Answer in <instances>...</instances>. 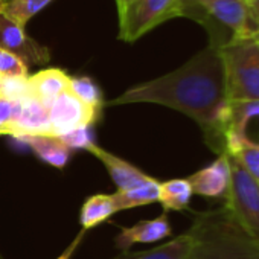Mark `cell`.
Listing matches in <instances>:
<instances>
[{
	"label": "cell",
	"mask_w": 259,
	"mask_h": 259,
	"mask_svg": "<svg viewBox=\"0 0 259 259\" xmlns=\"http://www.w3.org/2000/svg\"><path fill=\"white\" fill-rule=\"evenodd\" d=\"M51 136V120H49V107L41 101L31 96L20 102V113L10 130L8 136L19 139L22 136Z\"/></svg>",
	"instance_id": "12"
},
{
	"label": "cell",
	"mask_w": 259,
	"mask_h": 259,
	"mask_svg": "<svg viewBox=\"0 0 259 259\" xmlns=\"http://www.w3.org/2000/svg\"><path fill=\"white\" fill-rule=\"evenodd\" d=\"M227 156L238 162L259 183V145L241 144L232 154Z\"/></svg>",
	"instance_id": "23"
},
{
	"label": "cell",
	"mask_w": 259,
	"mask_h": 259,
	"mask_svg": "<svg viewBox=\"0 0 259 259\" xmlns=\"http://www.w3.org/2000/svg\"><path fill=\"white\" fill-rule=\"evenodd\" d=\"M185 14V0H135L119 16V40L133 43L159 25Z\"/></svg>",
	"instance_id": "5"
},
{
	"label": "cell",
	"mask_w": 259,
	"mask_h": 259,
	"mask_svg": "<svg viewBox=\"0 0 259 259\" xmlns=\"http://www.w3.org/2000/svg\"><path fill=\"white\" fill-rule=\"evenodd\" d=\"M220 52L227 101H259V37L229 38Z\"/></svg>",
	"instance_id": "3"
},
{
	"label": "cell",
	"mask_w": 259,
	"mask_h": 259,
	"mask_svg": "<svg viewBox=\"0 0 259 259\" xmlns=\"http://www.w3.org/2000/svg\"><path fill=\"white\" fill-rule=\"evenodd\" d=\"M188 256V254H186ZM186 256H177V257H171V259H186Z\"/></svg>",
	"instance_id": "30"
},
{
	"label": "cell",
	"mask_w": 259,
	"mask_h": 259,
	"mask_svg": "<svg viewBox=\"0 0 259 259\" xmlns=\"http://www.w3.org/2000/svg\"><path fill=\"white\" fill-rule=\"evenodd\" d=\"M172 232L168 213L163 212L162 215L144 220L132 227H120L119 235L116 236L114 242L116 247L122 251H126L135 244H153L157 242L166 236H169Z\"/></svg>",
	"instance_id": "11"
},
{
	"label": "cell",
	"mask_w": 259,
	"mask_h": 259,
	"mask_svg": "<svg viewBox=\"0 0 259 259\" xmlns=\"http://www.w3.org/2000/svg\"><path fill=\"white\" fill-rule=\"evenodd\" d=\"M159 188H160V182L157 179H153L135 188H130L125 191H116L113 197L116 201L117 212L159 201Z\"/></svg>",
	"instance_id": "17"
},
{
	"label": "cell",
	"mask_w": 259,
	"mask_h": 259,
	"mask_svg": "<svg viewBox=\"0 0 259 259\" xmlns=\"http://www.w3.org/2000/svg\"><path fill=\"white\" fill-rule=\"evenodd\" d=\"M54 0H7L0 4V13L16 22L19 26H26V23L43 11Z\"/></svg>",
	"instance_id": "20"
},
{
	"label": "cell",
	"mask_w": 259,
	"mask_h": 259,
	"mask_svg": "<svg viewBox=\"0 0 259 259\" xmlns=\"http://www.w3.org/2000/svg\"><path fill=\"white\" fill-rule=\"evenodd\" d=\"M188 182L192 192L197 195L206 198H226L232 182L230 157L226 153L220 154L209 166L189 176Z\"/></svg>",
	"instance_id": "10"
},
{
	"label": "cell",
	"mask_w": 259,
	"mask_h": 259,
	"mask_svg": "<svg viewBox=\"0 0 259 259\" xmlns=\"http://www.w3.org/2000/svg\"><path fill=\"white\" fill-rule=\"evenodd\" d=\"M89 153H92L95 157L99 159V162L105 166L108 176L111 177V180L114 182L117 191H125L130 188L139 186L142 183H147L150 180H153V177L147 176L142 169L136 168L135 165L128 163L126 160L117 157L116 154L98 147L96 144L90 145Z\"/></svg>",
	"instance_id": "13"
},
{
	"label": "cell",
	"mask_w": 259,
	"mask_h": 259,
	"mask_svg": "<svg viewBox=\"0 0 259 259\" xmlns=\"http://www.w3.org/2000/svg\"><path fill=\"white\" fill-rule=\"evenodd\" d=\"M16 141L28 145L41 162L51 166L61 169L69 162L70 150L57 136H22Z\"/></svg>",
	"instance_id": "15"
},
{
	"label": "cell",
	"mask_w": 259,
	"mask_h": 259,
	"mask_svg": "<svg viewBox=\"0 0 259 259\" xmlns=\"http://www.w3.org/2000/svg\"><path fill=\"white\" fill-rule=\"evenodd\" d=\"M0 49L19 57L28 67L49 63L51 52L46 46L29 37L23 26L0 13Z\"/></svg>",
	"instance_id": "9"
},
{
	"label": "cell",
	"mask_w": 259,
	"mask_h": 259,
	"mask_svg": "<svg viewBox=\"0 0 259 259\" xmlns=\"http://www.w3.org/2000/svg\"><path fill=\"white\" fill-rule=\"evenodd\" d=\"M188 232L192 247L186 259H259V250L226 207L197 213Z\"/></svg>",
	"instance_id": "2"
},
{
	"label": "cell",
	"mask_w": 259,
	"mask_h": 259,
	"mask_svg": "<svg viewBox=\"0 0 259 259\" xmlns=\"http://www.w3.org/2000/svg\"><path fill=\"white\" fill-rule=\"evenodd\" d=\"M89 230H84V229H81V232L75 236V239L67 245V248L58 256V257H55V259H70L72 256H73V253L76 251V248L79 247V244L82 242V239H84V236H85V233H87Z\"/></svg>",
	"instance_id": "27"
},
{
	"label": "cell",
	"mask_w": 259,
	"mask_h": 259,
	"mask_svg": "<svg viewBox=\"0 0 259 259\" xmlns=\"http://www.w3.org/2000/svg\"><path fill=\"white\" fill-rule=\"evenodd\" d=\"M0 259H2V257H0Z\"/></svg>",
	"instance_id": "32"
},
{
	"label": "cell",
	"mask_w": 259,
	"mask_h": 259,
	"mask_svg": "<svg viewBox=\"0 0 259 259\" xmlns=\"http://www.w3.org/2000/svg\"><path fill=\"white\" fill-rule=\"evenodd\" d=\"M99 114L101 111L87 107L67 90L49 107L51 136L58 138L72 130L92 126L99 119Z\"/></svg>",
	"instance_id": "8"
},
{
	"label": "cell",
	"mask_w": 259,
	"mask_h": 259,
	"mask_svg": "<svg viewBox=\"0 0 259 259\" xmlns=\"http://www.w3.org/2000/svg\"><path fill=\"white\" fill-rule=\"evenodd\" d=\"M220 125L226 154L241 144L259 145V101H227Z\"/></svg>",
	"instance_id": "6"
},
{
	"label": "cell",
	"mask_w": 259,
	"mask_h": 259,
	"mask_svg": "<svg viewBox=\"0 0 259 259\" xmlns=\"http://www.w3.org/2000/svg\"><path fill=\"white\" fill-rule=\"evenodd\" d=\"M69 92L87 107L102 111L104 96L99 85L89 76H70Z\"/></svg>",
	"instance_id": "21"
},
{
	"label": "cell",
	"mask_w": 259,
	"mask_h": 259,
	"mask_svg": "<svg viewBox=\"0 0 259 259\" xmlns=\"http://www.w3.org/2000/svg\"><path fill=\"white\" fill-rule=\"evenodd\" d=\"M194 192L188 179H172L168 182H160L159 188V203L168 210H186L189 207Z\"/></svg>",
	"instance_id": "18"
},
{
	"label": "cell",
	"mask_w": 259,
	"mask_h": 259,
	"mask_svg": "<svg viewBox=\"0 0 259 259\" xmlns=\"http://www.w3.org/2000/svg\"><path fill=\"white\" fill-rule=\"evenodd\" d=\"M191 247H192V235L189 232H185L183 235L174 238L172 241L163 245H157L154 248L135 251V253L123 251L116 259H171L177 256H186Z\"/></svg>",
	"instance_id": "19"
},
{
	"label": "cell",
	"mask_w": 259,
	"mask_h": 259,
	"mask_svg": "<svg viewBox=\"0 0 259 259\" xmlns=\"http://www.w3.org/2000/svg\"><path fill=\"white\" fill-rule=\"evenodd\" d=\"M4 2H7V0H0V4H4Z\"/></svg>",
	"instance_id": "31"
},
{
	"label": "cell",
	"mask_w": 259,
	"mask_h": 259,
	"mask_svg": "<svg viewBox=\"0 0 259 259\" xmlns=\"http://www.w3.org/2000/svg\"><path fill=\"white\" fill-rule=\"evenodd\" d=\"M117 212L113 194H95L89 197L81 207L79 223L84 230H90L95 226L110 220Z\"/></svg>",
	"instance_id": "16"
},
{
	"label": "cell",
	"mask_w": 259,
	"mask_h": 259,
	"mask_svg": "<svg viewBox=\"0 0 259 259\" xmlns=\"http://www.w3.org/2000/svg\"><path fill=\"white\" fill-rule=\"evenodd\" d=\"M220 41L192 57L177 70L160 78L130 87L110 105L159 104L194 119L204 135L206 144L218 156L224 153L221 116L227 104L224 66Z\"/></svg>",
	"instance_id": "1"
},
{
	"label": "cell",
	"mask_w": 259,
	"mask_h": 259,
	"mask_svg": "<svg viewBox=\"0 0 259 259\" xmlns=\"http://www.w3.org/2000/svg\"><path fill=\"white\" fill-rule=\"evenodd\" d=\"M69 82L70 76L64 70L55 67L40 70L29 76L32 96L41 101L46 107H51L60 95L69 90Z\"/></svg>",
	"instance_id": "14"
},
{
	"label": "cell",
	"mask_w": 259,
	"mask_h": 259,
	"mask_svg": "<svg viewBox=\"0 0 259 259\" xmlns=\"http://www.w3.org/2000/svg\"><path fill=\"white\" fill-rule=\"evenodd\" d=\"M29 67L16 55L0 49V78L29 76Z\"/></svg>",
	"instance_id": "24"
},
{
	"label": "cell",
	"mask_w": 259,
	"mask_h": 259,
	"mask_svg": "<svg viewBox=\"0 0 259 259\" xmlns=\"http://www.w3.org/2000/svg\"><path fill=\"white\" fill-rule=\"evenodd\" d=\"M20 113V102L0 98V136H8Z\"/></svg>",
	"instance_id": "26"
},
{
	"label": "cell",
	"mask_w": 259,
	"mask_h": 259,
	"mask_svg": "<svg viewBox=\"0 0 259 259\" xmlns=\"http://www.w3.org/2000/svg\"><path fill=\"white\" fill-rule=\"evenodd\" d=\"M230 169L232 182L224 207L259 250V183L233 159H230Z\"/></svg>",
	"instance_id": "4"
},
{
	"label": "cell",
	"mask_w": 259,
	"mask_h": 259,
	"mask_svg": "<svg viewBox=\"0 0 259 259\" xmlns=\"http://www.w3.org/2000/svg\"><path fill=\"white\" fill-rule=\"evenodd\" d=\"M209 17L226 26L230 38L259 37V22L245 0H188Z\"/></svg>",
	"instance_id": "7"
},
{
	"label": "cell",
	"mask_w": 259,
	"mask_h": 259,
	"mask_svg": "<svg viewBox=\"0 0 259 259\" xmlns=\"http://www.w3.org/2000/svg\"><path fill=\"white\" fill-rule=\"evenodd\" d=\"M60 141L69 148V150H89L90 145H93V138H92V132L90 126H84V128H76L72 130L69 133H64L61 136H58Z\"/></svg>",
	"instance_id": "25"
},
{
	"label": "cell",
	"mask_w": 259,
	"mask_h": 259,
	"mask_svg": "<svg viewBox=\"0 0 259 259\" xmlns=\"http://www.w3.org/2000/svg\"><path fill=\"white\" fill-rule=\"evenodd\" d=\"M245 2L250 5L253 14L256 16V19H257V22H259V0H245Z\"/></svg>",
	"instance_id": "29"
},
{
	"label": "cell",
	"mask_w": 259,
	"mask_h": 259,
	"mask_svg": "<svg viewBox=\"0 0 259 259\" xmlns=\"http://www.w3.org/2000/svg\"><path fill=\"white\" fill-rule=\"evenodd\" d=\"M29 76H14V78H0V98L11 102H23L31 98Z\"/></svg>",
	"instance_id": "22"
},
{
	"label": "cell",
	"mask_w": 259,
	"mask_h": 259,
	"mask_svg": "<svg viewBox=\"0 0 259 259\" xmlns=\"http://www.w3.org/2000/svg\"><path fill=\"white\" fill-rule=\"evenodd\" d=\"M135 2V0H116V5H117V13H119V16Z\"/></svg>",
	"instance_id": "28"
}]
</instances>
